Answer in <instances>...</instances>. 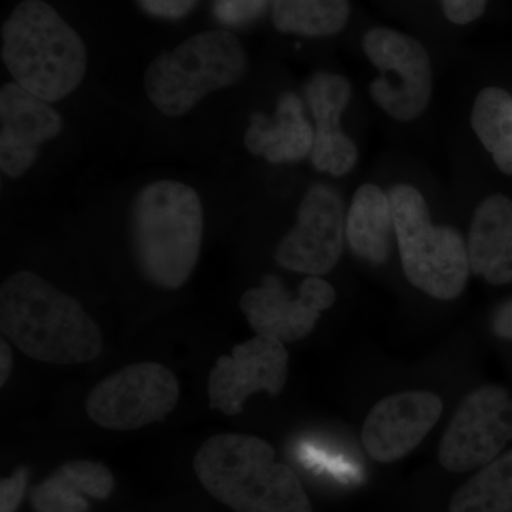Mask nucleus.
<instances>
[{
    "label": "nucleus",
    "instance_id": "nucleus-1",
    "mask_svg": "<svg viewBox=\"0 0 512 512\" xmlns=\"http://www.w3.org/2000/svg\"><path fill=\"white\" fill-rule=\"evenodd\" d=\"M0 330L20 352L49 365H83L103 350L101 330L80 302L32 271L3 282Z\"/></svg>",
    "mask_w": 512,
    "mask_h": 512
},
{
    "label": "nucleus",
    "instance_id": "nucleus-2",
    "mask_svg": "<svg viewBox=\"0 0 512 512\" xmlns=\"http://www.w3.org/2000/svg\"><path fill=\"white\" fill-rule=\"evenodd\" d=\"M202 232L200 195L180 181H154L131 204V252L138 271L157 288L187 284L200 259Z\"/></svg>",
    "mask_w": 512,
    "mask_h": 512
},
{
    "label": "nucleus",
    "instance_id": "nucleus-3",
    "mask_svg": "<svg viewBox=\"0 0 512 512\" xmlns=\"http://www.w3.org/2000/svg\"><path fill=\"white\" fill-rule=\"evenodd\" d=\"M194 471L207 493L235 512H313L295 471L251 434H215L195 454Z\"/></svg>",
    "mask_w": 512,
    "mask_h": 512
},
{
    "label": "nucleus",
    "instance_id": "nucleus-4",
    "mask_svg": "<svg viewBox=\"0 0 512 512\" xmlns=\"http://www.w3.org/2000/svg\"><path fill=\"white\" fill-rule=\"evenodd\" d=\"M2 60L15 83L47 103L72 94L87 72L82 37L43 0H23L3 22Z\"/></svg>",
    "mask_w": 512,
    "mask_h": 512
},
{
    "label": "nucleus",
    "instance_id": "nucleus-5",
    "mask_svg": "<svg viewBox=\"0 0 512 512\" xmlns=\"http://www.w3.org/2000/svg\"><path fill=\"white\" fill-rule=\"evenodd\" d=\"M247 70L241 40L228 30H207L148 64L144 89L160 113L180 117L207 94L237 84Z\"/></svg>",
    "mask_w": 512,
    "mask_h": 512
},
{
    "label": "nucleus",
    "instance_id": "nucleus-6",
    "mask_svg": "<svg viewBox=\"0 0 512 512\" xmlns=\"http://www.w3.org/2000/svg\"><path fill=\"white\" fill-rule=\"evenodd\" d=\"M389 198L407 281L439 301L458 298L471 274L467 244L460 232L433 225L426 200L412 185H396Z\"/></svg>",
    "mask_w": 512,
    "mask_h": 512
},
{
    "label": "nucleus",
    "instance_id": "nucleus-7",
    "mask_svg": "<svg viewBox=\"0 0 512 512\" xmlns=\"http://www.w3.org/2000/svg\"><path fill=\"white\" fill-rule=\"evenodd\" d=\"M180 399L177 376L161 363H134L101 380L86 399L89 419L103 429L131 431L163 421Z\"/></svg>",
    "mask_w": 512,
    "mask_h": 512
},
{
    "label": "nucleus",
    "instance_id": "nucleus-8",
    "mask_svg": "<svg viewBox=\"0 0 512 512\" xmlns=\"http://www.w3.org/2000/svg\"><path fill=\"white\" fill-rule=\"evenodd\" d=\"M363 50L380 76L370 83L373 101L394 120L412 121L429 107L433 72L426 47L399 30L373 28Z\"/></svg>",
    "mask_w": 512,
    "mask_h": 512
},
{
    "label": "nucleus",
    "instance_id": "nucleus-9",
    "mask_svg": "<svg viewBox=\"0 0 512 512\" xmlns=\"http://www.w3.org/2000/svg\"><path fill=\"white\" fill-rule=\"evenodd\" d=\"M512 441V397L500 386L468 394L440 441L439 463L451 473L478 470Z\"/></svg>",
    "mask_w": 512,
    "mask_h": 512
},
{
    "label": "nucleus",
    "instance_id": "nucleus-10",
    "mask_svg": "<svg viewBox=\"0 0 512 512\" xmlns=\"http://www.w3.org/2000/svg\"><path fill=\"white\" fill-rule=\"evenodd\" d=\"M345 202L328 185L315 184L299 205L295 227L275 251L276 264L309 276L329 274L345 249Z\"/></svg>",
    "mask_w": 512,
    "mask_h": 512
},
{
    "label": "nucleus",
    "instance_id": "nucleus-11",
    "mask_svg": "<svg viewBox=\"0 0 512 512\" xmlns=\"http://www.w3.org/2000/svg\"><path fill=\"white\" fill-rule=\"evenodd\" d=\"M335 302V289L320 276H308L293 296L278 276L266 275L242 295L239 308L256 335L292 343L311 335L322 312Z\"/></svg>",
    "mask_w": 512,
    "mask_h": 512
},
{
    "label": "nucleus",
    "instance_id": "nucleus-12",
    "mask_svg": "<svg viewBox=\"0 0 512 512\" xmlns=\"http://www.w3.org/2000/svg\"><path fill=\"white\" fill-rule=\"evenodd\" d=\"M288 375L289 355L284 343L255 335L234 346L231 355L218 357L208 379L210 407L225 416H237L251 394L279 396Z\"/></svg>",
    "mask_w": 512,
    "mask_h": 512
},
{
    "label": "nucleus",
    "instance_id": "nucleus-13",
    "mask_svg": "<svg viewBox=\"0 0 512 512\" xmlns=\"http://www.w3.org/2000/svg\"><path fill=\"white\" fill-rule=\"evenodd\" d=\"M441 413L443 402L433 392L412 390L384 397L363 423V447L377 463H396L426 439Z\"/></svg>",
    "mask_w": 512,
    "mask_h": 512
},
{
    "label": "nucleus",
    "instance_id": "nucleus-14",
    "mask_svg": "<svg viewBox=\"0 0 512 512\" xmlns=\"http://www.w3.org/2000/svg\"><path fill=\"white\" fill-rule=\"evenodd\" d=\"M63 120L47 101L6 83L0 90V168L9 178L28 173L46 141L62 133Z\"/></svg>",
    "mask_w": 512,
    "mask_h": 512
},
{
    "label": "nucleus",
    "instance_id": "nucleus-15",
    "mask_svg": "<svg viewBox=\"0 0 512 512\" xmlns=\"http://www.w3.org/2000/svg\"><path fill=\"white\" fill-rule=\"evenodd\" d=\"M305 96L315 119L312 164L333 177L348 174L359 158L356 144L340 128V117L352 99L349 80L336 73L313 74L305 84Z\"/></svg>",
    "mask_w": 512,
    "mask_h": 512
},
{
    "label": "nucleus",
    "instance_id": "nucleus-16",
    "mask_svg": "<svg viewBox=\"0 0 512 512\" xmlns=\"http://www.w3.org/2000/svg\"><path fill=\"white\" fill-rule=\"evenodd\" d=\"M471 274L491 285L512 284V201L490 195L478 205L467 242Z\"/></svg>",
    "mask_w": 512,
    "mask_h": 512
},
{
    "label": "nucleus",
    "instance_id": "nucleus-17",
    "mask_svg": "<svg viewBox=\"0 0 512 512\" xmlns=\"http://www.w3.org/2000/svg\"><path fill=\"white\" fill-rule=\"evenodd\" d=\"M315 128L309 123L301 99L284 93L272 119L256 113L245 133V147L252 156L272 164L295 163L311 156Z\"/></svg>",
    "mask_w": 512,
    "mask_h": 512
},
{
    "label": "nucleus",
    "instance_id": "nucleus-18",
    "mask_svg": "<svg viewBox=\"0 0 512 512\" xmlns=\"http://www.w3.org/2000/svg\"><path fill=\"white\" fill-rule=\"evenodd\" d=\"M114 477L104 464L73 460L30 491L35 512H87L89 498L107 500L114 490Z\"/></svg>",
    "mask_w": 512,
    "mask_h": 512
},
{
    "label": "nucleus",
    "instance_id": "nucleus-19",
    "mask_svg": "<svg viewBox=\"0 0 512 512\" xmlns=\"http://www.w3.org/2000/svg\"><path fill=\"white\" fill-rule=\"evenodd\" d=\"M394 231L389 194L375 184L357 188L346 215V241L353 254L372 265L389 259Z\"/></svg>",
    "mask_w": 512,
    "mask_h": 512
},
{
    "label": "nucleus",
    "instance_id": "nucleus-20",
    "mask_svg": "<svg viewBox=\"0 0 512 512\" xmlns=\"http://www.w3.org/2000/svg\"><path fill=\"white\" fill-rule=\"evenodd\" d=\"M349 0H272V22L289 35H338L348 25Z\"/></svg>",
    "mask_w": 512,
    "mask_h": 512
},
{
    "label": "nucleus",
    "instance_id": "nucleus-21",
    "mask_svg": "<svg viewBox=\"0 0 512 512\" xmlns=\"http://www.w3.org/2000/svg\"><path fill=\"white\" fill-rule=\"evenodd\" d=\"M471 126L495 165L512 175V97L501 87L478 93L471 113Z\"/></svg>",
    "mask_w": 512,
    "mask_h": 512
},
{
    "label": "nucleus",
    "instance_id": "nucleus-22",
    "mask_svg": "<svg viewBox=\"0 0 512 512\" xmlns=\"http://www.w3.org/2000/svg\"><path fill=\"white\" fill-rule=\"evenodd\" d=\"M448 512H512V450L478 468L453 494Z\"/></svg>",
    "mask_w": 512,
    "mask_h": 512
},
{
    "label": "nucleus",
    "instance_id": "nucleus-23",
    "mask_svg": "<svg viewBox=\"0 0 512 512\" xmlns=\"http://www.w3.org/2000/svg\"><path fill=\"white\" fill-rule=\"evenodd\" d=\"M28 468L22 467L0 483V512H16L28 487Z\"/></svg>",
    "mask_w": 512,
    "mask_h": 512
},
{
    "label": "nucleus",
    "instance_id": "nucleus-24",
    "mask_svg": "<svg viewBox=\"0 0 512 512\" xmlns=\"http://www.w3.org/2000/svg\"><path fill=\"white\" fill-rule=\"evenodd\" d=\"M488 0H441L444 16L454 25H468L483 15Z\"/></svg>",
    "mask_w": 512,
    "mask_h": 512
},
{
    "label": "nucleus",
    "instance_id": "nucleus-25",
    "mask_svg": "<svg viewBox=\"0 0 512 512\" xmlns=\"http://www.w3.org/2000/svg\"><path fill=\"white\" fill-rule=\"evenodd\" d=\"M194 2L195 0H141V5L153 15L175 19L184 16Z\"/></svg>",
    "mask_w": 512,
    "mask_h": 512
},
{
    "label": "nucleus",
    "instance_id": "nucleus-26",
    "mask_svg": "<svg viewBox=\"0 0 512 512\" xmlns=\"http://www.w3.org/2000/svg\"><path fill=\"white\" fill-rule=\"evenodd\" d=\"M493 330L500 338L512 340V299L494 313Z\"/></svg>",
    "mask_w": 512,
    "mask_h": 512
},
{
    "label": "nucleus",
    "instance_id": "nucleus-27",
    "mask_svg": "<svg viewBox=\"0 0 512 512\" xmlns=\"http://www.w3.org/2000/svg\"><path fill=\"white\" fill-rule=\"evenodd\" d=\"M13 370V352L9 343L2 340L0 343V386H5L12 375Z\"/></svg>",
    "mask_w": 512,
    "mask_h": 512
}]
</instances>
